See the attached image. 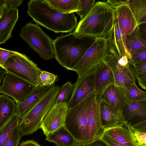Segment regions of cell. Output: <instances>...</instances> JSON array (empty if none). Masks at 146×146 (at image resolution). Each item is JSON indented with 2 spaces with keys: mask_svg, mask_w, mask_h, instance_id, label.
Returning <instances> with one entry per match:
<instances>
[{
  "mask_svg": "<svg viewBox=\"0 0 146 146\" xmlns=\"http://www.w3.org/2000/svg\"><path fill=\"white\" fill-rule=\"evenodd\" d=\"M115 9L105 1H98L81 19L72 32L79 36L113 38Z\"/></svg>",
  "mask_w": 146,
  "mask_h": 146,
  "instance_id": "obj_1",
  "label": "cell"
},
{
  "mask_svg": "<svg viewBox=\"0 0 146 146\" xmlns=\"http://www.w3.org/2000/svg\"><path fill=\"white\" fill-rule=\"evenodd\" d=\"M27 3V13L37 25L55 33H71L78 25L74 13H60L52 8L46 0H31Z\"/></svg>",
  "mask_w": 146,
  "mask_h": 146,
  "instance_id": "obj_2",
  "label": "cell"
},
{
  "mask_svg": "<svg viewBox=\"0 0 146 146\" xmlns=\"http://www.w3.org/2000/svg\"><path fill=\"white\" fill-rule=\"evenodd\" d=\"M96 38L78 36L72 32L58 36L54 40V58L61 66L73 71Z\"/></svg>",
  "mask_w": 146,
  "mask_h": 146,
  "instance_id": "obj_3",
  "label": "cell"
},
{
  "mask_svg": "<svg viewBox=\"0 0 146 146\" xmlns=\"http://www.w3.org/2000/svg\"><path fill=\"white\" fill-rule=\"evenodd\" d=\"M60 88L59 86H52L33 108L19 118L18 127L22 136L32 134L40 129L44 119L55 103Z\"/></svg>",
  "mask_w": 146,
  "mask_h": 146,
  "instance_id": "obj_4",
  "label": "cell"
},
{
  "mask_svg": "<svg viewBox=\"0 0 146 146\" xmlns=\"http://www.w3.org/2000/svg\"><path fill=\"white\" fill-rule=\"evenodd\" d=\"M130 58L127 55L120 57L113 39L107 41L104 62L112 71L116 86L125 88L136 83L135 71Z\"/></svg>",
  "mask_w": 146,
  "mask_h": 146,
  "instance_id": "obj_5",
  "label": "cell"
},
{
  "mask_svg": "<svg viewBox=\"0 0 146 146\" xmlns=\"http://www.w3.org/2000/svg\"><path fill=\"white\" fill-rule=\"evenodd\" d=\"M96 93L94 90L78 104L68 108L66 114L64 126L83 144L85 136L88 113Z\"/></svg>",
  "mask_w": 146,
  "mask_h": 146,
  "instance_id": "obj_6",
  "label": "cell"
},
{
  "mask_svg": "<svg viewBox=\"0 0 146 146\" xmlns=\"http://www.w3.org/2000/svg\"><path fill=\"white\" fill-rule=\"evenodd\" d=\"M19 35L43 59L48 60L55 57L54 40L37 25L27 23L22 28Z\"/></svg>",
  "mask_w": 146,
  "mask_h": 146,
  "instance_id": "obj_7",
  "label": "cell"
},
{
  "mask_svg": "<svg viewBox=\"0 0 146 146\" xmlns=\"http://www.w3.org/2000/svg\"><path fill=\"white\" fill-rule=\"evenodd\" d=\"M4 68L36 87L39 74L42 71L25 55L19 52L9 58Z\"/></svg>",
  "mask_w": 146,
  "mask_h": 146,
  "instance_id": "obj_8",
  "label": "cell"
},
{
  "mask_svg": "<svg viewBox=\"0 0 146 146\" xmlns=\"http://www.w3.org/2000/svg\"><path fill=\"white\" fill-rule=\"evenodd\" d=\"M107 41L102 38H97L92 45L85 53L83 58L74 68L73 71L80 78L91 72L104 62Z\"/></svg>",
  "mask_w": 146,
  "mask_h": 146,
  "instance_id": "obj_9",
  "label": "cell"
},
{
  "mask_svg": "<svg viewBox=\"0 0 146 146\" xmlns=\"http://www.w3.org/2000/svg\"><path fill=\"white\" fill-rule=\"evenodd\" d=\"M4 68L7 73L0 86V93L12 98L16 104L22 103L35 87L28 81Z\"/></svg>",
  "mask_w": 146,
  "mask_h": 146,
  "instance_id": "obj_10",
  "label": "cell"
},
{
  "mask_svg": "<svg viewBox=\"0 0 146 146\" xmlns=\"http://www.w3.org/2000/svg\"><path fill=\"white\" fill-rule=\"evenodd\" d=\"M96 93L89 110L87 118L86 134L83 144L92 142L100 138L104 129L102 124L99 99Z\"/></svg>",
  "mask_w": 146,
  "mask_h": 146,
  "instance_id": "obj_11",
  "label": "cell"
},
{
  "mask_svg": "<svg viewBox=\"0 0 146 146\" xmlns=\"http://www.w3.org/2000/svg\"><path fill=\"white\" fill-rule=\"evenodd\" d=\"M68 108L66 103H55L46 115L40 129L46 136L64 125Z\"/></svg>",
  "mask_w": 146,
  "mask_h": 146,
  "instance_id": "obj_12",
  "label": "cell"
},
{
  "mask_svg": "<svg viewBox=\"0 0 146 146\" xmlns=\"http://www.w3.org/2000/svg\"><path fill=\"white\" fill-rule=\"evenodd\" d=\"M74 85L72 95L67 103L68 108L78 104L95 90L94 71L81 78H78Z\"/></svg>",
  "mask_w": 146,
  "mask_h": 146,
  "instance_id": "obj_13",
  "label": "cell"
},
{
  "mask_svg": "<svg viewBox=\"0 0 146 146\" xmlns=\"http://www.w3.org/2000/svg\"><path fill=\"white\" fill-rule=\"evenodd\" d=\"M122 112L124 120L130 127L146 121V100L137 101L128 100Z\"/></svg>",
  "mask_w": 146,
  "mask_h": 146,
  "instance_id": "obj_14",
  "label": "cell"
},
{
  "mask_svg": "<svg viewBox=\"0 0 146 146\" xmlns=\"http://www.w3.org/2000/svg\"><path fill=\"white\" fill-rule=\"evenodd\" d=\"M115 17L125 42L127 36L132 33L138 26L127 3L120 5L115 9Z\"/></svg>",
  "mask_w": 146,
  "mask_h": 146,
  "instance_id": "obj_15",
  "label": "cell"
},
{
  "mask_svg": "<svg viewBox=\"0 0 146 146\" xmlns=\"http://www.w3.org/2000/svg\"><path fill=\"white\" fill-rule=\"evenodd\" d=\"M95 90L97 96H101L106 90L115 84L113 74L110 69L104 62L94 70Z\"/></svg>",
  "mask_w": 146,
  "mask_h": 146,
  "instance_id": "obj_16",
  "label": "cell"
},
{
  "mask_svg": "<svg viewBox=\"0 0 146 146\" xmlns=\"http://www.w3.org/2000/svg\"><path fill=\"white\" fill-rule=\"evenodd\" d=\"M104 133L123 146H138L131 127L125 121L113 127L105 129Z\"/></svg>",
  "mask_w": 146,
  "mask_h": 146,
  "instance_id": "obj_17",
  "label": "cell"
},
{
  "mask_svg": "<svg viewBox=\"0 0 146 146\" xmlns=\"http://www.w3.org/2000/svg\"><path fill=\"white\" fill-rule=\"evenodd\" d=\"M98 98L100 103L101 122L104 130L115 126L125 121L122 111L116 110Z\"/></svg>",
  "mask_w": 146,
  "mask_h": 146,
  "instance_id": "obj_18",
  "label": "cell"
},
{
  "mask_svg": "<svg viewBox=\"0 0 146 146\" xmlns=\"http://www.w3.org/2000/svg\"><path fill=\"white\" fill-rule=\"evenodd\" d=\"M97 97L119 111H122L124 106L128 100L123 88L114 84L109 87L101 96Z\"/></svg>",
  "mask_w": 146,
  "mask_h": 146,
  "instance_id": "obj_19",
  "label": "cell"
},
{
  "mask_svg": "<svg viewBox=\"0 0 146 146\" xmlns=\"http://www.w3.org/2000/svg\"><path fill=\"white\" fill-rule=\"evenodd\" d=\"M17 9H9L0 21V44L4 43L12 37L11 34L18 20Z\"/></svg>",
  "mask_w": 146,
  "mask_h": 146,
  "instance_id": "obj_20",
  "label": "cell"
},
{
  "mask_svg": "<svg viewBox=\"0 0 146 146\" xmlns=\"http://www.w3.org/2000/svg\"><path fill=\"white\" fill-rule=\"evenodd\" d=\"M53 86L35 87L29 97L23 102L17 104L15 113L19 117L31 110L38 102L45 93Z\"/></svg>",
  "mask_w": 146,
  "mask_h": 146,
  "instance_id": "obj_21",
  "label": "cell"
},
{
  "mask_svg": "<svg viewBox=\"0 0 146 146\" xmlns=\"http://www.w3.org/2000/svg\"><path fill=\"white\" fill-rule=\"evenodd\" d=\"M46 136V141L53 143L56 146H73L80 142L64 125L49 133Z\"/></svg>",
  "mask_w": 146,
  "mask_h": 146,
  "instance_id": "obj_22",
  "label": "cell"
},
{
  "mask_svg": "<svg viewBox=\"0 0 146 146\" xmlns=\"http://www.w3.org/2000/svg\"><path fill=\"white\" fill-rule=\"evenodd\" d=\"M16 103L4 94L0 95V127L15 113L17 107Z\"/></svg>",
  "mask_w": 146,
  "mask_h": 146,
  "instance_id": "obj_23",
  "label": "cell"
},
{
  "mask_svg": "<svg viewBox=\"0 0 146 146\" xmlns=\"http://www.w3.org/2000/svg\"><path fill=\"white\" fill-rule=\"evenodd\" d=\"M125 43L127 50L131 56L135 51L146 48V40L140 33L138 26L132 33L127 36Z\"/></svg>",
  "mask_w": 146,
  "mask_h": 146,
  "instance_id": "obj_24",
  "label": "cell"
},
{
  "mask_svg": "<svg viewBox=\"0 0 146 146\" xmlns=\"http://www.w3.org/2000/svg\"><path fill=\"white\" fill-rule=\"evenodd\" d=\"M51 7L62 13L68 14L79 11L80 0H46Z\"/></svg>",
  "mask_w": 146,
  "mask_h": 146,
  "instance_id": "obj_25",
  "label": "cell"
},
{
  "mask_svg": "<svg viewBox=\"0 0 146 146\" xmlns=\"http://www.w3.org/2000/svg\"><path fill=\"white\" fill-rule=\"evenodd\" d=\"M19 117L15 113L1 127H0V146H3L18 126Z\"/></svg>",
  "mask_w": 146,
  "mask_h": 146,
  "instance_id": "obj_26",
  "label": "cell"
},
{
  "mask_svg": "<svg viewBox=\"0 0 146 146\" xmlns=\"http://www.w3.org/2000/svg\"><path fill=\"white\" fill-rule=\"evenodd\" d=\"M127 4L138 26L146 23V0H128Z\"/></svg>",
  "mask_w": 146,
  "mask_h": 146,
  "instance_id": "obj_27",
  "label": "cell"
},
{
  "mask_svg": "<svg viewBox=\"0 0 146 146\" xmlns=\"http://www.w3.org/2000/svg\"><path fill=\"white\" fill-rule=\"evenodd\" d=\"M113 39L119 56L121 57L124 55H127L131 58V56L127 50L125 42L115 17L113 27Z\"/></svg>",
  "mask_w": 146,
  "mask_h": 146,
  "instance_id": "obj_28",
  "label": "cell"
},
{
  "mask_svg": "<svg viewBox=\"0 0 146 146\" xmlns=\"http://www.w3.org/2000/svg\"><path fill=\"white\" fill-rule=\"evenodd\" d=\"M123 88L128 100L137 101L146 100V92L140 90L136 83L131 84L126 88Z\"/></svg>",
  "mask_w": 146,
  "mask_h": 146,
  "instance_id": "obj_29",
  "label": "cell"
},
{
  "mask_svg": "<svg viewBox=\"0 0 146 146\" xmlns=\"http://www.w3.org/2000/svg\"><path fill=\"white\" fill-rule=\"evenodd\" d=\"M74 86V84L70 81L63 85L59 90L55 103H67L72 95Z\"/></svg>",
  "mask_w": 146,
  "mask_h": 146,
  "instance_id": "obj_30",
  "label": "cell"
},
{
  "mask_svg": "<svg viewBox=\"0 0 146 146\" xmlns=\"http://www.w3.org/2000/svg\"><path fill=\"white\" fill-rule=\"evenodd\" d=\"M132 64L139 85L146 91V62Z\"/></svg>",
  "mask_w": 146,
  "mask_h": 146,
  "instance_id": "obj_31",
  "label": "cell"
},
{
  "mask_svg": "<svg viewBox=\"0 0 146 146\" xmlns=\"http://www.w3.org/2000/svg\"><path fill=\"white\" fill-rule=\"evenodd\" d=\"M58 77L48 72L42 71L38 77L37 87H41L45 86H54L56 82L59 80Z\"/></svg>",
  "mask_w": 146,
  "mask_h": 146,
  "instance_id": "obj_32",
  "label": "cell"
},
{
  "mask_svg": "<svg viewBox=\"0 0 146 146\" xmlns=\"http://www.w3.org/2000/svg\"><path fill=\"white\" fill-rule=\"evenodd\" d=\"M96 3L95 0H80L79 11L76 13L82 19L87 14Z\"/></svg>",
  "mask_w": 146,
  "mask_h": 146,
  "instance_id": "obj_33",
  "label": "cell"
},
{
  "mask_svg": "<svg viewBox=\"0 0 146 146\" xmlns=\"http://www.w3.org/2000/svg\"><path fill=\"white\" fill-rule=\"evenodd\" d=\"M132 64L146 62V48L138 50L131 55L130 58Z\"/></svg>",
  "mask_w": 146,
  "mask_h": 146,
  "instance_id": "obj_34",
  "label": "cell"
},
{
  "mask_svg": "<svg viewBox=\"0 0 146 146\" xmlns=\"http://www.w3.org/2000/svg\"><path fill=\"white\" fill-rule=\"evenodd\" d=\"M22 137L18 126L15 128L10 137L3 146H18Z\"/></svg>",
  "mask_w": 146,
  "mask_h": 146,
  "instance_id": "obj_35",
  "label": "cell"
},
{
  "mask_svg": "<svg viewBox=\"0 0 146 146\" xmlns=\"http://www.w3.org/2000/svg\"><path fill=\"white\" fill-rule=\"evenodd\" d=\"M17 52L0 48V67L4 68L6 61L13 56L19 53Z\"/></svg>",
  "mask_w": 146,
  "mask_h": 146,
  "instance_id": "obj_36",
  "label": "cell"
},
{
  "mask_svg": "<svg viewBox=\"0 0 146 146\" xmlns=\"http://www.w3.org/2000/svg\"><path fill=\"white\" fill-rule=\"evenodd\" d=\"M133 131V135L138 146L146 145V133Z\"/></svg>",
  "mask_w": 146,
  "mask_h": 146,
  "instance_id": "obj_37",
  "label": "cell"
},
{
  "mask_svg": "<svg viewBox=\"0 0 146 146\" xmlns=\"http://www.w3.org/2000/svg\"><path fill=\"white\" fill-rule=\"evenodd\" d=\"M109 146H123L112 137L104 133L100 138Z\"/></svg>",
  "mask_w": 146,
  "mask_h": 146,
  "instance_id": "obj_38",
  "label": "cell"
},
{
  "mask_svg": "<svg viewBox=\"0 0 146 146\" xmlns=\"http://www.w3.org/2000/svg\"><path fill=\"white\" fill-rule=\"evenodd\" d=\"M23 0H6V6L8 10L11 9H16L21 4Z\"/></svg>",
  "mask_w": 146,
  "mask_h": 146,
  "instance_id": "obj_39",
  "label": "cell"
},
{
  "mask_svg": "<svg viewBox=\"0 0 146 146\" xmlns=\"http://www.w3.org/2000/svg\"><path fill=\"white\" fill-rule=\"evenodd\" d=\"M132 131L146 133V121L131 127Z\"/></svg>",
  "mask_w": 146,
  "mask_h": 146,
  "instance_id": "obj_40",
  "label": "cell"
},
{
  "mask_svg": "<svg viewBox=\"0 0 146 146\" xmlns=\"http://www.w3.org/2000/svg\"><path fill=\"white\" fill-rule=\"evenodd\" d=\"M8 11L7 7L6 0H0V21L3 18Z\"/></svg>",
  "mask_w": 146,
  "mask_h": 146,
  "instance_id": "obj_41",
  "label": "cell"
},
{
  "mask_svg": "<svg viewBox=\"0 0 146 146\" xmlns=\"http://www.w3.org/2000/svg\"><path fill=\"white\" fill-rule=\"evenodd\" d=\"M127 0H108L105 1V2L112 6L115 9L118 6L123 4L127 3Z\"/></svg>",
  "mask_w": 146,
  "mask_h": 146,
  "instance_id": "obj_42",
  "label": "cell"
},
{
  "mask_svg": "<svg viewBox=\"0 0 146 146\" xmlns=\"http://www.w3.org/2000/svg\"><path fill=\"white\" fill-rule=\"evenodd\" d=\"M83 146H109L106 143L99 139L89 143L83 144Z\"/></svg>",
  "mask_w": 146,
  "mask_h": 146,
  "instance_id": "obj_43",
  "label": "cell"
},
{
  "mask_svg": "<svg viewBox=\"0 0 146 146\" xmlns=\"http://www.w3.org/2000/svg\"><path fill=\"white\" fill-rule=\"evenodd\" d=\"M19 146H41L37 142L33 140H28L22 142Z\"/></svg>",
  "mask_w": 146,
  "mask_h": 146,
  "instance_id": "obj_44",
  "label": "cell"
},
{
  "mask_svg": "<svg viewBox=\"0 0 146 146\" xmlns=\"http://www.w3.org/2000/svg\"><path fill=\"white\" fill-rule=\"evenodd\" d=\"M138 26L140 33L146 40V23L141 24Z\"/></svg>",
  "mask_w": 146,
  "mask_h": 146,
  "instance_id": "obj_45",
  "label": "cell"
},
{
  "mask_svg": "<svg viewBox=\"0 0 146 146\" xmlns=\"http://www.w3.org/2000/svg\"><path fill=\"white\" fill-rule=\"evenodd\" d=\"M7 72L5 69L1 67H0V81L1 83L2 80L4 76L6 74Z\"/></svg>",
  "mask_w": 146,
  "mask_h": 146,
  "instance_id": "obj_46",
  "label": "cell"
},
{
  "mask_svg": "<svg viewBox=\"0 0 146 146\" xmlns=\"http://www.w3.org/2000/svg\"><path fill=\"white\" fill-rule=\"evenodd\" d=\"M146 146V145H144V146Z\"/></svg>",
  "mask_w": 146,
  "mask_h": 146,
  "instance_id": "obj_47",
  "label": "cell"
}]
</instances>
